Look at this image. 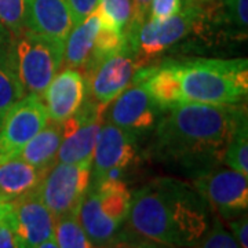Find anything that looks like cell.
Listing matches in <instances>:
<instances>
[{
    "mask_svg": "<svg viewBox=\"0 0 248 248\" xmlns=\"http://www.w3.org/2000/svg\"><path fill=\"white\" fill-rule=\"evenodd\" d=\"M246 117V104H182L171 108L153 130L149 153L186 175L199 177L222 163L228 142Z\"/></svg>",
    "mask_w": 248,
    "mask_h": 248,
    "instance_id": "6da1fadb",
    "label": "cell"
},
{
    "mask_svg": "<svg viewBox=\"0 0 248 248\" xmlns=\"http://www.w3.org/2000/svg\"><path fill=\"white\" fill-rule=\"evenodd\" d=\"M128 225L134 233L169 248H192L211 225V207L185 181L159 177L131 193Z\"/></svg>",
    "mask_w": 248,
    "mask_h": 248,
    "instance_id": "7a4b0ae2",
    "label": "cell"
},
{
    "mask_svg": "<svg viewBox=\"0 0 248 248\" xmlns=\"http://www.w3.org/2000/svg\"><path fill=\"white\" fill-rule=\"evenodd\" d=\"M172 62L181 105L246 104L248 95L247 58H199Z\"/></svg>",
    "mask_w": 248,
    "mask_h": 248,
    "instance_id": "3957f363",
    "label": "cell"
},
{
    "mask_svg": "<svg viewBox=\"0 0 248 248\" xmlns=\"http://www.w3.org/2000/svg\"><path fill=\"white\" fill-rule=\"evenodd\" d=\"M131 192L124 181H102L90 186L78 219L95 248L115 240L127 222Z\"/></svg>",
    "mask_w": 248,
    "mask_h": 248,
    "instance_id": "277c9868",
    "label": "cell"
},
{
    "mask_svg": "<svg viewBox=\"0 0 248 248\" xmlns=\"http://www.w3.org/2000/svg\"><path fill=\"white\" fill-rule=\"evenodd\" d=\"M13 62L25 94L43 95L63 63V42L25 29L14 36Z\"/></svg>",
    "mask_w": 248,
    "mask_h": 248,
    "instance_id": "5b68a950",
    "label": "cell"
},
{
    "mask_svg": "<svg viewBox=\"0 0 248 248\" xmlns=\"http://www.w3.org/2000/svg\"><path fill=\"white\" fill-rule=\"evenodd\" d=\"M205 16L207 13L202 3L184 0L182 9L172 17L161 21L146 18L134 42L138 68H143L146 62L197 31L205 22Z\"/></svg>",
    "mask_w": 248,
    "mask_h": 248,
    "instance_id": "8992f818",
    "label": "cell"
},
{
    "mask_svg": "<svg viewBox=\"0 0 248 248\" xmlns=\"http://www.w3.org/2000/svg\"><path fill=\"white\" fill-rule=\"evenodd\" d=\"M91 163L93 160L75 164L55 163L46 172L36 190L54 219L78 217L80 205L89 192Z\"/></svg>",
    "mask_w": 248,
    "mask_h": 248,
    "instance_id": "52a82bcc",
    "label": "cell"
},
{
    "mask_svg": "<svg viewBox=\"0 0 248 248\" xmlns=\"http://www.w3.org/2000/svg\"><path fill=\"white\" fill-rule=\"evenodd\" d=\"M192 185L222 218L229 221L247 213L248 175L217 167L193 178Z\"/></svg>",
    "mask_w": 248,
    "mask_h": 248,
    "instance_id": "ba28073f",
    "label": "cell"
},
{
    "mask_svg": "<svg viewBox=\"0 0 248 248\" xmlns=\"http://www.w3.org/2000/svg\"><path fill=\"white\" fill-rule=\"evenodd\" d=\"M166 110L152 99L140 83L130 84L105 108L102 117L135 137L153 133Z\"/></svg>",
    "mask_w": 248,
    "mask_h": 248,
    "instance_id": "9c48e42d",
    "label": "cell"
},
{
    "mask_svg": "<svg viewBox=\"0 0 248 248\" xmlns=\"http://www.w3.org/2000/svg\"><path fill=\"white\" fill-rule=\"evenodd\" d=\"M142 160L140 138L104 120L98 133L91 163V182L94 185L109 170L130 172Z\"/></svg>",
    "mask_w": 248,
    "mask_h": 248,
    "instance_id": "30bf717a",
    "label": "cell"
},
{
    "mask_svg": "<svg viewBox=\"0 0 248 248\" xmlns=\"http://www.w3.org/2000/svg\"><path fill=\"white\" fill-rule=\"evenodd\" d=\"M48 122L43 98L25 94L11 107L0 125V161L13 159Z\"/></svg>",
    "mask_w": 248,
    "mask_h": 248,
    "instance_id": "8fae6325",
    "label": "cell"
},
{
    "mask_svg": "<svg viewBox=\"0 0 248 248\" xmlns=\"http://www.w3.org/2000/svg\"><path fill=\"white\" fill-rule=\"evenodd\" d=\"M104 109L89 97L83 107L63 120L62 141L57 155V163L75 164L93 160V153L97 143L98 133L102 125Z\"/></svg>",
    "mask_w": 248,
    "mask_h": 248,
    "instance_id": "7c38bea8",
    "label": "cell"
},
{
    "mask_svg": "<svg viewBox=\"0 0 248 248\" xmlns=\"http://www.w3.org/2000/svg\"><path fill=\"white\" fill-rule=\"evenodd\" d=\"M138 69L135 51L127 45L122 51L99 63L86 78L91 99L105 110V108L130 86Z\"/></svg>",
    "mask_w": 248,
    "mask_h": 248,
    "instance_id": "4fadbf2b",
    "label": "cell"
},
{
    "mask_svg": "<svg viewBox=\"0 0 248 248\" xmlns=\"http://www.w3.org/2000/svg\"><path fill=\"white\" fill-rule=\"evenodd\" d=\"M19 248H37L54 239L55 219L42 202L37 190H32L11 203Z\"/></svg>",
    "mask_w": 248,
    "mask_h": 248,
    "instance_id": "5bb4252c",
    "label": "cell"
},
{
    "mask_svg": "<svg viewBox=\"0 0 248 248\" xmlns=\"http://www.w3.org/2000/svg\"><path fill=\"white\" fill-rule=\"evenodd\" d=\"M87 97L89 89L83 73L71 68L57 73L42 95L48 120L54 123H62L75 115Z\"/></svg>",
    "mask_w": 248,
    "mask_h": 248,
    "instance_id": "9a60e30c",
    "label": "cell"
},
{
    "mask_svg": "<svg viewBox=\"0 0 248 248\" xmlns=\"http://www.w3.org/2000/svg\"><path fill=\"white\" fill-rule=\"evenodd\" d=\"M73 27L66 0H27V29L65 43Z\"/></svg>",
    "mask_w": 248,
    "mask_h": 248,
    "instance_id": "2e32d148",
    "label": "cell"
},
{
    "mask_svg": "<svg viewBox=\"0 0 248 248\" xmlns=\"http://www.w3.org/2000/svg\"><path fill=\"white\" fill-rule=\"evenodd\" d=\"M47 171L17 157L0 161V202L13 203L29 192L36 190Z\"/></svg>",
    "mask_w": 248,
    "mask_h": 248,
    "instance_id": "e0dca14e",
    "label": "cell"
},
{
    "mask_svg": "<svg viewBox=\"0 0 248 248\" xmlns=\"http://www.w3.org/2000/svg\"><path fill=\"white\" fill-rule=\"evenodd\" d=\"M102 25V17L98 9L90 16L73 25L63 43V63L65 68L83 69L89 62L95 37Z\"/></svg>",
    "mask_w": 248,
    "mask_h": 248,
    "instance_id": "ac0fdd59",
    "label": "cell"
},
{
    "mask_svg": "<svg viewBox=\"0 0 248 248\" xmlns=\"http://www.w3.org/2000/svg\"><path fill=\"white\" fill-rule=\"evenodd\" d=\"M62 141V127L60 123L48 122L45 128L22 146L14 157L27 161L40 170H50L57 163V155Z\"/></svg>",
    "mask_w": 248,
    "mask_h": 248,
    "instance_id": "d6986e66",
    "label": "cell"
},
{
    "mask_svg": "<svg viewBox=\"0 0 248 248\" xmlns=\"http://www.w3.org/2000/svg\"><path fill=\"white\" fill-rule=\"evenodd\" d=\"M125 46H127L125 36L122 32H119L116 28L105 22L102 18V25H101V29L98 32L97 37H95V43L93 47L90 60L86 63V66L83 68L84 79L97 68L99 63H102L105 60L113 57L119 51H122Z\"/></svg>",
    "mask_w": 248,
    "mask_h": 248,
    "instance_id": "ffe728a7",
    "label": "cell"
},
{
    "mask_svg": "<svg viewBox=\"0 0 248 248\" xmlns=\"http://www.w3.org/2000/svg\"><path fill=\"white\" fill-rule=\"evenodd\" d=\"M222 163L229 169L248 175V122L243 119L226 145Z\"/></svg>",
    "mask_w": 248,
    "mask_h": 248,
    "instance_id": "44dd1931",
    "label": "cell"
},
{
    "mask_svg": "<svg viewBox=\"0 0 248 248\" xmlns=\"http://www.w3.org/2000/svg\"><path fill=\"white\" fill-rule=\"evenodd\" d=\"M218 21L232 37H247L248 0H221Z\"/></svg>",
    "mask_w": 248,
    "mask_h": 248,
    "instance_id": "7402d4cb",
    "label": "cell"
},
{
    "mask_svg": "<svg viewBox=\"0 0 248 248\" xmlns=\"http://www.w3.org/2000/svg\"><path fill=\"white\" fill-rule=\"evenodd\" d=\"M54 240L60 248H95L81 228L78 217H63L55 219Z\"/></svg>",
    "mask_w": 248,
    "mask_h": 248,
    "instance_id": "603a6c76",
    "label": "cell"
},
{
    "mask_svg": "<svg viewBox=\"0 0 248 248\" xmlns=\"http://www.w3.org/2000/svg\"><path fill=\"white\" fill-rule=\"evenodd\" d=\"M25 95V90L18 80L14 63L0 65V125L11 107Z\"/></svg>",
    "mask_w": 248,
    "mask_h": 248,
    "instance_id": "cb8c5ba5",
    "label": "cell"
},
{
    "mask_svg": "<svg viewBox=\"0 0 248 248\" xmlns=\"http://www.w3.org/2000/svg\"><path fill=\"white\" fill-rule=\"evenodd\" d=\"M97 9L105 22L125 36L133 18V0H99Z\"/></svg>",
    "mask_w": 248,
    "mask_h": 248,
    "instance_id": "d4e9b609",
    "label": "cell"
},
{
    "mask_svg": "<svg viewBox=\"0 0 248 248\" xmlns=\"http://www.w3.org/2000/svg\"><path fill=\"white\" fill-rule=\"evenodd\" d=\"M0 24L14 36L27 29V0H0Z\"/></svg>",
    "mask_w": 248,
    "mask_h": 248,
    "instance_id": "484cf974",
    "label": "cell"
},
{
    "mask_svg": "<svg viewBox=\"0 0 248 248\" xmlns=\"http://www.w3.org/2000/svg\"><path fill=\"white\" fill-rule=\"evenodd\" d=\"M192 248H240V246L219 218L214 217L207 233Z\"/></svg>",
    "mask_w": 248,
    "mask_h": 248,
    "instance_id": "4316f807",
    "label": "cell"
},
{
    "mask_svg": "<svg viewBox=\"0 0 248 248\" xmlns=\"http://www.w3.org/2000/svg\"><path fill=\"white\" fill-rule=\"evenodd\" d=\"M152 0H133V18L130 22V27L125 32V40L128 47H131L134 50V42L137 33L142 27V24L145 22V19L148 18V11L151 6Z\"/></svg>",
    "mask_w": 248,
    "mask_h": 248,
    "instance_id": "83f0119b",
    "label": "cell"
},
{
    "mask_svg": "<svg viewBox=\"0 0 248 248\" xmlns=\"http://www.w3.org/2000/svg\"><path fill=\"white\" fill-rule=\"evenodd\" d=\"M104 248H169L157 244L155 241L143 239L137 233H120L115 240H112Z\"/></svg>",
    "mask_w": 248,
    "mask_h": 248,
    "instance_id": "f1b7e54d",
    "label": "cell"
},
{
    "mask_svg": "<svg viewBox=\"0 0 248 248\" xmlns=\"http://www.w3.org/2000/svg\"><path fill=\"white\" fill-rule=\"evenodd\" d=\"M182 3L184 0H152L148 18L156 21L167 19L182 9Z\"/></svg>",
    "mask_w": 248,
    "mask_h": 248,
    "instance_id": "f546056e",
    "label": "cell"
},
{
    "mask_svg": "<svg viewBox=\"0 0 248 248\" xmlns=\"http://www.w3.org/2000/svg\"><path fill=\"white\" fill-rule=\"evenodd\" d=\"M0 248H19L11 208L0 218Z\"/></svg>",
    "mask_w": 248,
    "mask_h": 248,
    "instance_id": "4dcf8cb0",
    "label": "cell"
},
{
    "mask_svg": "<svg viewBox=\"0 0 248 248\" xmlns=\"http://www.w3.org/2000/svg\"><path fill=\"white\" fill-rule=\"evenodd\" d=\"M69 4L73 25L79 24L98 7L99 0H66Z\"/></svg>",
    "mask_w": 248,
    "mask_h": 248,
    "instance_id": "1f68e13d",
    "label": "cell"
},
{
    "mask_svg": "<svg viewBox=\"0 0 248 248\" xmlns=\"http://www.w3.org/2000/svg\"><path fill=\"white\" fill-rule=\"evenodd\" d=\"M229 229L232 236L239 243L240 248H248V219L247 213L237 218L229 219Z\"/></svg>",
    "mask_w": 248,
    "mask_h": 248,
    "instance_id": "d6a6232c",
    "label": "cell"
},
{
    "mask_svg": "<svg viewBox=\"0 0 248 248\" xmlns=\"http://www.w3.org/2000/svg\"><path fill=\"white\" fill-rule=\"evenodd\" d=\"M13 42L14 35L0 24V65H9L13 62Z\"/></svg>",
    "mask_w": 248,
    "mask_h": 248,
    "instance_id": "836d02e7",
    "label": "cell"
},
{
    "mask_svg": "<svg viewBox=\"0 0 248 248\" xmlns=\"http://www.w3.org/2000/svg\"><path fill=\"white\" fill-rule=\"evenodd\" d=\"M37 248H60V247H58V244L55 243V240L51 239V240H48V241H46V243H43V244H40Z\"/></svg>",
    "mask_w": 248,
    "mask_h": 248,
    "instance_id": "e575fe53",
    "label": "cell"
},
{
    "mask_svg": "<svg viewBox=\"0 0 248 248\" xmlns=\"http://www.w3.org/2000/svg\"><path fill=\"white\" fill-rule=\"evenodd\" d=\"M10 208H11V203H3V202H0V218L7 213Z\"/></svg>",
    "mask_w": 248,
    "mask_h": 248,
    "instance_id": "d590c367",
    "label": "cell"
},
{
    "mask_svg": "<svg viewBox=\"0 0 248 248\" xmlns=\"http://www.w3.org/2000/svg\"><path fill=\"white\" fill-rule=\"evenodd\" d=\"M192 1H197V3H207V1H211V0H192Z\"/></svg>",
    "mask_w": 248,
    "mask_h": 248,
    "instance_id": "8d00e7d4",
    "label": "cell"
}]
</instances>
